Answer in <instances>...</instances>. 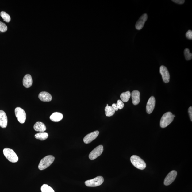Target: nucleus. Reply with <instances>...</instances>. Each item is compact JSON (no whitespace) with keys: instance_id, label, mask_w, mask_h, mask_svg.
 <instances>
[{"instance_id":"obj_1","label":"nucleus","mask_w":192,"mask_h":192,"mask_svg":"<svg viewBox=\"0 0 192 192\" xmlns=\"http://www.w3.org/2000/svg\"><path fill=\"white\" fill-rule=\"evenodd\" d=\"M175 117L171 112H167L162 116L160 121V126L162 128H166L173 121L174 117Z\"/></svg>"},{"instance_id":"obj_2","label":"nucleus","mask_w":192,"mask_h":192,"mask_svg":"<svg viewBox=\"0 0 192 192\" xmlns=\"http://www.w3.org/2000/svg\"><path fill=\"white\" fill-rule=\"evenodd\" d=\"M55 159V157L52 155L46 156L40 161L38 166L39 169L40 170H43L47 168L52 164Z\"/></svg>"},{"instance_id":"obj_3","label":"nucleus","mask_w":192,"mask_h":192,"mask_svg":"<svg viewBox=\"0 0 192 192\" xmlns=\"http://www.w3.org/2000/svg\"><path fill=\"white\" fill-rule=\"evenodd\" d=\"M130 160L133 166L137 169L144 170L146 168V163L139 156L136 155L132 156L130 158Z\"/></svg>"},{"instance_id":"obj_4","label":"nucleus","mask_w":192,"mask_h":192,"mask_svg":"<svg viewBox=\"0 0 192 192\" xmlns=\"http://www.w3.org/2000/svg\"><path fill=\"white\" fill-rule=\"evenodd\" d=\"M3 152L4 155L9 161L16 163L18 161V157L13 149L6 148L3 149Z\"/></svg>"},{"instance_id":"obj_5","label":"nucleus","mask_w":192,"mask_h":192,"mask_svg":"<svg viewBox=\"0 0 192 192\" xmlns=\"http://www.w3.org/2000/svg\"><path fill=\"white\" fill-rule=\"evenodd\" d=\"M104 181V178L102 176H98L93 179L86 181L85 184L88 187H97L102 185Z\"/></svg>"},{"instance_id":"obj_6","label":"nucleus","mask_w":192,"mask_h":192,"mask_svg":"<svg viewBox=\"0 0 192 192\" xmlns=\"http://www.w3.org/2000/svg\"><path fill=\"white\" fill-rule=\"evenodd\" d=\"M15 116L18 121L21 124H24L25 122L26 118V113L23 109L17 107L15 110Z\"/></svg>"},{"instance_id":"obj_7","label":"nucleus","mask_w":192,"mask_h":192,"mask_svg":"<svg viewBox=\"0 0 192 192\" xmlns=\"http://www.w3.org/2000/svg\"><path fill=\"white\" fill-rule=\"evenodd\" d=\"M104 148L103 146L99 145L91 152L89 155V158L91 160H94L101 155L103 152Z\"/></svg>"},{"instance_id":"obj_8","label":"nucleus","mask_w":192,"mask_h":192,"mask_svg":"<svg viewBox=\"0 0 192 192\" xmlns=\"http://www.w3.org/2000/svg\"><path fill=\"white\" fill-rule=\"evenodd\" d=\"M177 175V173L176 171L173 170L171 171L165 179L164 185L168 186L171 184L175 180Z\"/></svg>"},{"instance_id":"obj_9","label":"nucleus","mask_w":192,"mask_h":192,"mask_svg":"<svg viewBox=\"0 0 192 192\" xmlns=\"http://www.w3.org/2000/svg\"><path fill=\"white\" fill-rule=\"evenodd\" d=\"M160 72L162 75L163 80L165 83H168L170 79V75L166 67L162 66L160 67Z\"/></svg>"},{"instance_id":"obj_10","label":"nucleus","mask_w":192,"mask_h":192,"mask_svg":"<svg viewBox=\"0 0 192 192\" xmlns=\"http://www.w3.org/2000/svg\"><path fill=\"white\" fill-rule=\"evenodd\" d=\"M99 131H96L91 133L88 134L84 137L83 141L84 143L88 144L93 141L97 138L99 135Z\"/></svg>"},{"instance_id":"obj_11","label":"nucleus","mask_w":192,"mask_h":192,"mask_svg":"<svg viewBox=\"0 0 192 192\" xmlns=\"http://www.w3.org/2000/svg\"><path fill=\"white\" fill-rule=\"evenodd\" d=\"M156 100L155 98L152 96L149 98L147 102L146 111L148 114H151L153 112L155 106Z\"/></svg>"},{"instance_id":"obj_12","label":"nucleus","mask_w":192,"mask_h":192,"mask_svg":"<svg viewBox=\"0 0 192 192\" xmlns=\"http://www.w3.org/2000/svg\"><path fill=\"white\" fill-rule=\"evenodd\" d=\"M148 19V16L146 14L142 15L136 24V28L137 30H140L144 27L145 22Z\"/></svg>"},{"instance_id":"obj_13","label":"nucleus","mask_w":192,"mask_h":192,"mask_svg":"<svg viewBox=\"0 0 192 192\" xmlns=\"http://www.w3.org/2000/svg\"><path fill=\"white\" fill-rule=\"evenodd\" d=\"M7 124L8 119L6 114L3 111L0 110V126L2 128H5Z\"/></svg>"},{"instance_id":"obj_14","label":"nucleus","mask_w":192,"mask_h":192,"mask_svg":"<svg viewBox=\"0 0 192 192\" xmlns=\"http://www.w3.org/2000/svg\"><path fill=\"white\" fill-rule=\"evenodd\" d=\"M39 98L42 101L44 102H50L52 99V96L50 94L46 91L40 93L39 95Z\"/></svg>"},{"instance_id":"obj_15","label":"nucleus","mask_w":192,"mask_h":192,"mask_svg":"<svg viewBox=\"0 0 192 192\" xmlns=\"http://www.w3.org/2000/svg\"><path fill=\"white\" fill-rule=\"evenodd\" d=\"M32 84L33 80L31 75L27 74L25 76L23 79V84L25 87L30 88L32 86Z\"/></svg>"},{"instance_id":"obj_16","label":"nucleus","mask_w":192,"mask_h":192,"mask_svg":"<svg viewBox=\"0 0 192 192\" xmlns=\"http://www.w3.org/2000/svg\"><path fill=\"white\" fill-rule=\"evenodd\" d=\"M140 94L139 91L134 90L131 93L132 99V103L134 105H137L140 103Z\"/></svg>"},{"instance_id":"obj_17","label":"nucleus","mask_w":192,"mask_h":192,"mask_svg":"<svg viewBox=\"0 0 192 192\" xmlns=\"http://www.w3.org/2000/svg\"><path fill=\"white\" fill-rule=\"evenodd\" d=\"M33 128L36 131L40 132H44L46 129V127L45 125L41 122H37L35 124Z\"/></svg>"},{"instance_id":"obj_18","label":"nucleus","mask_w":192,"mask_h":192,"mask_svg":"<svg viewBox=\"0 0 192 192\" xmlns=\"http://www.w3.org/2000/svg\"><path fill=\"white\" fill-rule=\"evenodd\" d=\"M63 118V115L61 113L55 112L50 116V119L52 121L57 122L60 121Z\"/></svg>"},{"instance_id":"obj_19","label":"nucleus","mask_w":192,"mask_h":192,"mask_svg":"<svg viewBox=\"0 0 192 192\" xmlns=\"http://www.w3.org/2000/svg\"><path fill=\"white\" fill-rule=\"evenodd\" d=\"M131 94L130 91H127L126 92L123 93L120 95V98L122 101L124 102H128L130 99Z\"/></svg>"},{"instance_id":"obj_20","label":"nucleus","mask_w":192,"mask_h":192,"mask_svg":"<svg viewBox=\"0 0 192 192\" xmlns=\"http://www.w3.org/2000/svg\"><path fill=\"white\" fill-rule=\"evenodd\" d=\"M105 113L107 117H110L114 114L115 111L112 106H106L105 108Z\"/></svg>"},{"instance_id":"obj_21","label":"nucleus","mask_w":192,"mask_h":192,"mask_svg":"<svg viewBox=\"0 0 192 192\" xmlns=\"http://www.w3.org/2000/svg\"><path fill=\"white\" fill-rule=\"evenodd\" d=\"M48 136V133L44 132L37 133L35 136L36 138L41 140H44L47 139Z\"/></svg>"},{"instance_id":"obj_22","label":"nucleus","mask_w":192,"mask_h":192,"mask_svg":"<svg viewBox=\"0 0 192 192\" xmlns=\"http://www.w3.org/2000/svg\"><path fill=\"white\" fill-rule=\"evenodd\" d=\"M41 190L42 192H55L52 187L46 184L42 185Z\"/></svg>"},{"instance_id":"obj_23","label":"nucleus","mask_w":192,"mask_h":192,"mask_svg":"<svg viewBox=\"0 0 192 192\" xmlns=\"http://www.w3.org/2000/svg\"><path fill=\"white\" fill-rule=\"evenodd\" d=\"M1 16L4 20L7 23H9L11 21V18L10 15L6 13V12H2L1 13Z\"/></svg>"},{"instance_id":"obj_24","label":"nucleus","mask_w":192,"mask_h":192,"mask_svg":"<svg viewBox=\"0 0 192 192\" xmlns=\"http://www.w3.org/2000/svg\"><path fill=\"white\" fill-rule=\"evenodd\" d=\"M184 54L185 59H186L187 61H189V60L192 59V54L190 52V50L188 48L185 49Z\"/></svg>"},{"instance_id":"obj_25","label":"nucleus","mask_w":192,"mask_h":192,"mask_svg":"<svg viewBox=\"0 0 192 192\" xmlns=\"http://www.w3.org/2000/svg\"><path fill=\"white\" fill-rule=\"evenodd\" d=\"M8 28L6 25L0 21V31L2 32H6Z\"/></svg>"},{"instance_id":"obj_26","label":"nucleus","mask_w":192,"mask_h":192,"mask_svg":"<svg viewBox=\"0 0 192 192\" xmlns=\"http://www.w3.org/2000/svg\"><path fill=\"white\" fill-rule=\"evenodd\" d=\"M116 105H117V106L118 109H120V110L123 108L124 106V104L123 102L121 100H118L117 103Z\"/></svg>"},{"instance_id":"obj_27","label":"nucleus","mask_w":192,"mask_h":192,"mask_svg":"<svg viewBox=\"0 0 192 192\" xmlns=\"http://www.w3.org/2000/svg\"><path fill=\"white\" fill-rule=\"evenodd\" d=\"M186 36L187 39L189 40L192 39V31L191 30H189L186 33Z\"/></svg>"},{"instance_id":"obj_28","label":"nucleus","mask_w":192,"mask_h":192,"mask_svg":"<svg viewBox=\"0 0 192 192\" xmlns=\"http://www.w3.org/2000/svg\"><path fill=\"white\" fill-rule=\"evenodd\" d=\"M172 1L178 4H182L184 3L185 1L184 0H173Z\"/></svg>"},{"instance_id":"obj_29","label":"nucleus","mask_w":192,"mask_h":192,"mask_svg":"<svg viewBox=\"0 0 192 192\" xmlns=\"http://www.w3.org/2000/svg\"><path fill=\"white\" fill-rule=\"evenodd\" d=\"M188 112L191 121H192V108L191 106L188 109Z\"/></svg>"},{"instance_id":"obj_30","label":"nucleus","mask_w":192,"mask_h":192,"mask_svg":"<svg viewBox=\"0 0 192 192\" xmlns=\"http://www.w3.org/2000/svg\"><path fill=\"white\" fill-rule=\"evenodd\" d=\"M112 108L115 111H117L119 110L116 104H113L112 106Z\"/></svg>"},{"instance_id":"obj_31","label":"nucleus","mask_w":192,"mask_h":192,"mask_svg":"<svg viewBox=\"0 0 192 192\" xmlns=\"http://www.w3.org/2000/svg\"><path fill=\"white\" fill-rule=\"evenodd\" d=\"M107 106H109L108 104H107Z\"/></svg>"}]
</instances>
